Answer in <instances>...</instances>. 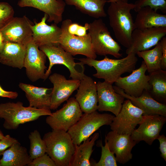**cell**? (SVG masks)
<instances>
[{
    "instance_id": "1",
    "label": "cell",
    "mask_w": 166,
    "mask_h": 166,
    "mask_svg": "<svg viewBox=\"0 0 166 166\" xmlns=\"http://www.w3.org/2000/svg\"><path fill=\"white\" fill-rule=\"evenodd\" d=\"M110 3L107 11L110 26L117 41L128 48L131 45L132 34L136 29L131 13L135 4L129 3L128 0Z\"/></svg>"
},
{
    "instance_id": "2",
    "label": "cell",
    "mask_w": 166,
    "mask_h": 166,
    "mask_svg": "<svg viewBox=\"0 0 166 166\" xmlns=\"http://www.w3.org/2000/svg\"><path fill=\"white\" fill-rule=\"evenodd\" d=\"M136 55L130 53L124 58L118 59H111L106 56L100 60L87 57L78 60L84 64L95 69L97 72L93 75L94 77L113 84L122 74L131 73L135 69L138 60Z\"/></svg>"
},
{
    "instance_id": "3",
    "label": "cell",
    "mask_w": 166,
    "mask_h": 166,
    "mask_svg": "<svg viewBox=\"0 0 166 166\" xmlns=\"http://www.w3.org/2000/svg\"><path fill=\"white\" fill-rule=\"evenodd\" d=\"M52 113L49 109L25 107L20 101L0 104V118L4 119L3 126L7 130L16 129L21 124L51 115Z\"/></svg>"
},
{
    "instance_id": "4",
    "label": "cell",
    "mask_w": 166,
    "mask_h": 166,
    "mask_svg": "<svg viewBox=\"0 0 166 166\" xmlns=\"http://www.w3.org/2000/svg\"><path fill=\"white\" fill-rule=\"evenodd\" d=\"M46 153L56 166H69L74 152L75 145L67 132L52 129L44 135Z\"/></svg>"
},
{
    "instance_id": "5",
    "label": "cell",
    "mask_w": 166,
    "mask_h": 166,
    "mask_svg": "<svg viewBox=\"0 0 166 166\" xmlns=\"http://www.w3.org/2000/svg\"><path fill=\"white\" fill-rule=\"evenodd\" d=\"M114 117L109 113L101 114L97 111L84 113L67 132L70 136L73 144L79 145L101 126L109 125Z\"/></svg>"
},
{
    "instance_id": "6",
    "label": "cell",
    "mask_w": 166,
    "mask_h": 166,
    "mask_svg": "<svg viewBox=\"0 0 166 166\" xmlns=\"http://www.w3.org/2000/svg\"><path fill=\"white\" fill-rule=\"evenodd\" d=\"M93 51L96 55H110L117 58L122 56L121 47L112 37L106 24L100 18L89 23L88 30Z\"/></svg>"
},
{
    "instance_id": "7",
    "label": "cell",
    "mask_w": 166,
    "mask_h": 166,
    "mask_svg": "<svg viewBox=\"0 0 166 166\" xmlns=\"http://www.w3.org/2000/svg\"><path fill=\"white\" fill-rule=\"evenodd\" d=\"M48 58L49 61V67L45 73V80L51 73V69L55 65H62L69 69L72 79L81 80L85 75L84 64L81 62H75L71 54L65 51L59 44L57 45H43L39 47Z\"/></svg>"
},
{
    "instance_id": "8",
    "label": "cell",
    "mask_w": 166,
    "mask_h": 166,
    "mask_svg": "<svg viewBox=\"0 0 166 166\" xmlns=\"http://www.w3.org/2000/svg\"><path fill=\"white\" fill-rule=\"evenodd\" d=\"M72 22L71 20L68 19L62 21L59 44L65 51L72 56L81 54L87 57L96 59L97 55L93 49L91 38L88 33L85 36L79 37L68 32V27Z\"/></svg>"
},
{
    "instance_id": "9",
    "label": "cell",
    "mask_w": 166,
    "mask_h": 166,
    "mask_svg": "<svg viewBox=\"0 0 166 166\" xmlns=\"http://www.w3.org/2000/svg\"><path fill=\"white\" fill-rule=\"evenodd\" d=\"M144 112L134 105L128 99L124 101L121 109L109 125L112 131L131 135L143 118Z\"/></svg>"
},
{
    "instance_id": "10",
    "label": "cell",
    "mask_w": 166,
    "mask_h": 166,
    "mask_svg": "<svg viewBox=\"0 0 166 166\" xmlns=\"http://www.w3.org/2000/svg\"><path fill=\"white\" fill-rule=\"evenodd\" d=\"M82 114V112L75 98L71 97L61 109L48 116L45 122L52 129L67 132Z\"/></svg>"
},
{
    "instance_id": "11",
    "label": "cell",
    "mask_w": 166,
    "mask_h": 166,
    "mask_svg": "<svg viewBox=\"0 0 166 166\" xmlns=\"http://www.w3.org/2000/svg\"><path fill=\"white\" fill-rule=\"evenodd\" d=\"M26 52L24 61L26 74L32 82L39 79L45 80L47 67L45 65L47 57L45 53L39 49L32 37L24 44Z\"/></svg>"
},
{
    "instance_id": "12",
    "label": "cell",
    "mask_w": 166,
    "mask_h": 166,
    "mask_svg": "<svg viewBox=\"0 0 166 166\" xmlns=\"http://www.w3.org/2000/svg\"><path fill=\"white\" fill-rule=\"evenodd\" d=\"M147 68L143 61L139 68L133 70L128 76L121 77L114 83L115 85L129 95L139 97L144 90L149 92L151 89L149 76L145 74Z\"/></svg>"
},
{
    "instance_id": "13",
    "label": "cell",
    "mask_w": 166,
    "mask_h": 166,
    "mask_svg": "<svg viewBox=\"0 0 166 166\" xmlns=\"http://www.w3.org/2000/svg\"><path fill=\"white\" fill-rule=\"evenodd\" d=\"M166 34V27H154L143 29H135L132 34V43L126 53L135 54L155 46Z\"/></svg>"
},
{
    "instance_id": "14",
    "label": "cell",
    "mask_w": 166,
    "mask_h": 166,
    "mask_svg": "<svg viewBox=\"0 0 166 166\" xmlns=\"http://www.w3.org/2000/svg\"><path fill=\"white\" fill-rule=\"evenodd\" d=\"M166 122V117L159 115H143L139 126L131 136L136 143L144 141L151 145L157 139Z\"/></svg>"
},
{
    "instance_id": "15",
    "label": "cell",
    "mask_w": 166,
    "mask_h": 166,
    "mask_svg": "<svg viewBox=\"0 0 166 166\" xmlns=\"http://www.w3.org/2000/svg\"><path fill=\"white\" fill-rule=\"evenodd\" d=\"M49 79L53 85L51 92L50 109H57L67 101L75 90H77L80 80H67L61 74L55 73L49 76Z\"/></svg>"
},
{
    "instance_id": "16",
    "label": "cell",
    "mask_w": 166,
    "mask_h": 166,
    "mask_svg": "<svg viewBox=\"0 0 166 166\" xmlns=\"http://www.w3.org/2000/svg\"><path fill=\"white\" fill-rule=\"evenodd\" d=\"M99 111H109L117 116L122 106L124 98L116 93L113 84L106 82L98 81L97 83Z\"/></svg>"
},
{
    "instance_id": "17",
    "label": "cell",
    "mask_w": 166,
    "mask_h": 166,
    "mask_svg": "<svg viewBox=\"0 0 166 166\" xmlns=\"http://www.w3.org/2000/svg\"><path fill=\"white\" fill-rule=\"evenodd\" d=\"M110 150L116 155L117 162L124 164L132 157L131 151L137 144L129 135L118 133L112 131L105 136Z\"/></svg>"
},
{
    "instance_id": "18",
    "label": "cell",
    "mask_w": 166,
    "mask_h": 166,
    "mask_svg": "<svg viewBox=\"0 0 166 166\" xmlns=\"http://www.w3.org/2000/svg\"><path fill=\"white\" fill-rule=\"evenodd\" d=\"M33 24L26 16L13 17L0 31L4 42H10L24 44L32 37L30 26Z\"/></svg>"
},
{
    "instance_id": "19",
    "label": "cell",
    "mask_w": 166,
    "mask_h": 166,
    "mask_svg": "<svg viewBox=\"0 0 166 166\" xmlns=\"http://www.w3.org/2000/svg\"><path fill=\"white\" fill-rule=\"evenodd\" d=\"M75 97L82 112L89 113L97 111L98 100L96 82L85 75L80 80Z\"/></svg>"
},
{
    "instance_id": "20",
    "label": "cell",
    "mask_w": 166,
    "mask_h": 166,
    "mask_svg": "<svg viewBox=\"0 0 166 166\" xmlns=\"http://www.w3.org/2000/svg\"><path fill=\"white\" fill-rule=\"evenodd\" d=\"M48 16L45 14L41 21L30 26L32 31V38L35 44L38 47L43 45H57L61 33V28L53 23L47 25L46 21Z\"/></svg>"
},
{
    "instance_id": "21",
    "label": "cell",
    "mask_w": 166,
    "mask_h": 166,
    "mask_svg": "<svg viewBox=\"0 0 166 166\" xmlns=\"http://www.w3.org/2000/svg\"><path fill=\"white\" fill-rule=\"evenodd\" d=\"M66 4L63 0H20L18 3L20 7H33L44 12L48 16V22L56 24L62 20Z\"/></svg>"
},
{
    "instance_id": "22",
    "label": "cell",
    "mask_w": 166,
    "mask_h": 166,
    "mask_svg": "<svg viewBox=\"0 0 166 166\" xmlns=\"http://www.w3.org/2000/svg\"><path fill=\"white\" fill-rule=\"evenodd\" d=\"M113 87L116 93L129 99L134 105L143 110V115H159L166 117V104L156 101L148 91L144 90L140 96L134 97L126 94L123 90L116 85L113 86Z\"/></svg>"
},
{
    "instance_id": "23",
    "label": "cell",
    "mask_w": 166,
    "mask_h": 166,
    "mask_svg": "<svg viewBox=\"0 0 166 166\" xmlns=\"http://www.w3.org/2000/svg\"><path fill=\"white\" fill-rule=\"evenodd\" d=\"M25 52L24 44L4 42L0 48V63L21 69L24 67Z\"/></svg>"
},
{
    "instance_id": "24",
    "label": "cell",
    "mask_w": 166,
    "mask_h": 166,
    "mask_svg": "<svg viewBox=\"0 0 166 166\" xmlns=\"http://www.w3.org/2000/svg\"><path fill=\"white\" fill-rule=\"evenodd\" d=\"M18 86L25 93L29 106L50 109L52 88L38 87L22 82L19 83Z\"/></svg>"
},
{
    "instance_id": "25",
    "label": "cell",
    "mask_w": 166,
    "mask_h": 166,
    "mask_svg": "<svg viewBox=\"0 0 166 166\" xmlns=\"http://www.w3.org/2000/svg\"><path fill=\"white\" fill-rule=\"evenodd\" d=\"M0 166H25L32 161L26 148L17 140L2 153Z\"/></svg>"
},
{
    "instance_id": "26",
    "label": "cell",
    "mask_w": 166,
    "mask_h": 166,
    "mask_svg": "<svg viewBox=\"0 0 166 166\" xmlns=\"http://www.w3.org/2000/svg\"><path fill=\"white\" fill-rule=\"evenodd\" d=\"M134 22L136 29H143L154 27H166V15L159 14L150 7L139 9Z\"/></svg>"
},
{
    "instance_id": "27",
    "label": "cell",
    "mask_w": 166,
    "mask_h": 166,
    "mask_svg": "<svg viewBox=\"0 0 166 166\" xmlns=\"http://www.w3.org/2000/svg\"><path fill=\"white\" fill-rule=\"evenodd\" d=\"M99 136L98 133H94L82 143L75 145L74 152L69 166H91L90 158L93 147Z\"/></svg>"
},
{
    "instance_id": "28",
    "label": "cell",
    "mask_w": 166,
    "mask_h": 166,
    "mask_svg": "<svg viewBox=\"0 0 166 166\" xmlns=\"http://www.w3.org/2000/svg\"><path fill=\"white\" fill-rule=\"evenodd\" d=\"M66 4L74 6L82 13L96 18L107 16L104 6L107 0H64Z\"/></svg>"
},
{
    "instance_id": "29",
    "label": "cell",
    "mask_w": 166,
    "mask_h": 166,
    "mask_svg": "<svg viewBox=\"0 0 166 166\" xmlns=\"http://www.w3.org/2000/svg\"><path fill=\"white\" fill-rule=\"evenodd\" d=\"M149 83L151 87L148 92L158 102L166 103V70L162 69L149 73Z\"/></svg>"
},
{
    "instance_id": "30",
    "label": "cell",
    "mask_w": 166,
    "mask_h": 166,
    "mask_svg": "<svg viewBox=\"0 0 166 166\" xmlns=\"http://www.w3.org/2000/svg\"><path fill=\"white\" fill-rule=\"evenodd\" d=\"M136 54L144 60L149 73L161 69L162 60V45L160 41L150 50L138 52Z\"/></svg>"
},
{
    "instance_id": "31",
    "label": "cell",
    "mask_w": 166,
    "mask_h": 166,
    "mask_svg": "<svg viewBox=\"0 0 166 166\" xmlns=\"http://www.w3.org/2000/svg\"><path fill=\"white\" fill-rule=\"evenodd\" d=\"M30 141L29 155L33 160L46 153V145L37 130L31 132L29 135Z\"/></svg>"
},
{
    "instance_id": "32",
    "label": "cell",
    "mask_w": 166,
    "mask_h": 166,
    "mask_svg": "<svg viewBox=\"0 0 166 166\" xmlns=\"http://www.w3.org/2000/svg\"><path fill=\"white\" fill-rule=\"evenodd\" d=\"M105 144L103 146L101 143L100 145L101 148V156L99 161L97 162H91V166H117V161L114 154L110 150L106 139Z\"/></svg>"
},
{
    "instance_id": "33",
    "label": "cell",
    "mask_w": 166,
    "mask_h": 166,
    "mask_svg": "<svg viewBox=\"0 0 166 166\" xmlns=\"http://www.w3.org/2000/svg\"><path fill=\"white\" fill-rule=\"evenodd\" d=\"M134 4V10L136 12L141 8L148 6L156 11L159 10L164 13H166V0H138Z\"/></svg>"
},
{
    "instance_id": "34",
    "label": "cell",
    "mask_w": 166,
    "mask_h": 166,
    "mask_svg": "<svg viewBox=\"0 0 166 166\" xmlns=\"http://www.w3.org/2000/svg\"><path fill=\"white\" fill-rule=\"evenodd\" d=\"M13 8L8 3L0 2V30L14 17Z\"/></svg>"
},
{
    "instance_id": "35",
    "label": "cell",
    "mask_w": 166,
    "mask_h": 166,
    "mask_svg": "<svg viewBox=\"0 0 166 166\" xmlns=\"http://www.w3.org/2000/svg\"><path fill=\"white\" fill-rule=\"evenodd\" d=\"M89 27V23H85L84 26L78 23L72 22L69 26L67 30L70 34L76 36L82 37L86 35Z\"/></svg>"
},
{
    "instance_id": "36",
    "label": "cell",
    "mask_w": 166,
    "mask_h": 166,
    "mask_svg": "<svg viewBox=\"0 0 166 166\" xmlns=\"http://www.w3.org/2000/svg\"><path fill=\"white\" fill-rule=\"evenodd\" d=\"M28 166H56L53 160L46 153L33 160Z\"/></svg>"
},
{
    "instance_id": "37",
    "label": "cell",
    "mask_w": 166,
    "mask_h": 166,
    "mask_svg": "<svg viewBox=\"0 0 166 166\" xmlns=\"http://www.w3.org/2000/svg\"><path fill=\"white\" fill-rule=\"evenodd\" d=\"M18 140L7 135L0 140V152L3 153L7 148L10 147Z\"/></svg>"
},
{
    "instance_id": "38",
    "label": "cell",
    "mask_w": 166,
    "mask_h": 166,
    "mask_svg": "<svg viewBox=\"0 0 166 166\" xmlns=\"http://www.w3.org/2000/svg\"><path fill=\"white\" fill-rule=\"evenodd\" d=\"M160 143L159 149L161 153V156L166 161V137L164 135L162 134L158 137Z\"/></svg>"
},
{
    "instance_id": "39",
    "label": "cell",
    "mask_w": 166,
    "mask_h": 166,
    "mask_svg": "<svg viewBox=\"0 0 166 166\" xmlns=\"http://www.w3.org/2000/svg\"><path fill=\"white\" fill-rule=\"evenodd\" d=\"M160 42L162 45V60L161 62V69L166 70V38L165 37L162 38Z\"/></svg>"
},
{
    "instance_id": "40",
    "label": "cell",
    "mask_w": 166,
    "mask_h": 166,
    "mask_svg": "<svg viewBox=\"0 0 166 166\" xmlns=\"http://www.w3.org/2000/svg\"><path fill=\"white\" fill-rule=\"evenodd\" d=\"M18 96V94L17 92L6 91L3 89L0 85V97L15 99L17 98Z\"/></svg>"
},
{
    "instance_id": "41",
    "label": "cell",
    "mask_w": 166,
    "mask_h": 166,
    "mask_svg": "<svg viewBox=\"0 0 166 166\" xmlns=\"http://www.w3.org/2000/svg\"><path fill=\"white\" fill-rule=\"evenodd\" d=\"M4 42V38L1 32L0 31V48H1Z\"/></svg>"
},
{
    "instance_id": "42",
    "label": "cell",
    "mask_w": 166,
    "mask_h": 166,
    "mask_svg": "<svg viewBox=\"0 0 166 166\" xmlns=\"http://www.w3.org/2000/svg\"><path fill=\"white\" fill-rule=\"evenodd\" d=\"M4 136L2 132L0 130V140L2 139Z\"/></svg>"
},
{
    "instance_id": "43",
    "label": "cell",
    "mask_w": 166,
    "mask_h": 166,
    "mask_svg": "<svg viewBox=\"0 0 166 166\" xmlns=\"http://www.w3.org/2000/svg\"><path fill=\"white\" fill-rule=\"evenodd\" d=\"M118 0H107V2H114L117 1Z\"/></svg>"
},
{
    "instance_id": "44",
    "label": "cell",
    "mask_w": 166,
    "mask_h": 166,
    "mask_svg": "<svg viewBox=\"0 0 166 166\" xmlns=\"http://www.w3.org/2000/svg\"><path fill=\"white\" fill-rule=\"evenodd\" d=\"M2 153L0 152V156L2 155Z\"/></svg>"
}]
</instances>
